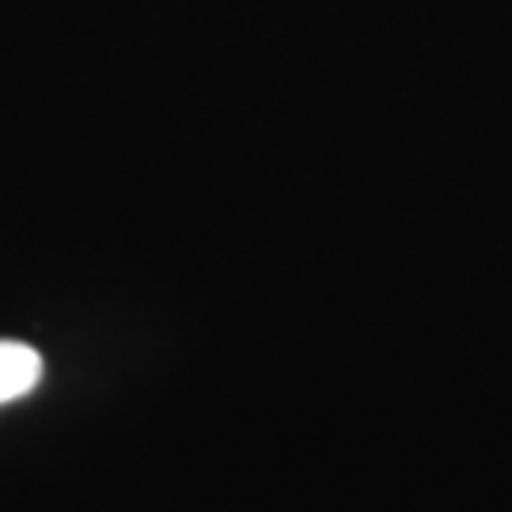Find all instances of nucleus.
Segmentation results:
<instances>
[{
    "label": "nucleus",
    "instance_id": "nucleus-1",
    "mask_svg": "<svg viewBox=\"0 0 512 512\" xmlns=\"http://www.w3.org/2000/svg\"><path fill=\"white\" fill-rule=\"evenodd\" d=\"M42 384V353L12 338H0V406L27 399Z\"/></svg>",
    "mask_w": 512,
    "mask_h": 512
}]
</instances>
